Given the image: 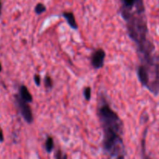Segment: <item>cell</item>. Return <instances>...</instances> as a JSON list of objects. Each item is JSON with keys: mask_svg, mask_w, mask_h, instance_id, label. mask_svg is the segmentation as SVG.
I'll list each match as a JSON object with an SVG mask.
<instances>
[{"mask_svg": "<svg viewBox=\"0 0 159 159\" xmlns=\"http://www.w3.org/2000/svg\"><path fill=\"white\" fill-rule=\"evenodd\" d=\"M55 159H67V155L63 154L61 150H57L55 154Z\"/></svg>", "mask_w": 159, "mask_h": 159, "instance_id": "cell-11", "label": "cell"}, {"mask_svg": "<svg viewBox=\"0 0 159 159\" xmlns=\"http://www.w3.org/2000/svg\"><path fill=\"white\" fill-rule=\"evenodd\" d=\"M2 71V64H1V62H0V72Z\"/></svg>", "mask_w": 159, "mask_h": 159, "instance_id": "cell-16", "label": "cell"}, {"mask_svg": "<svg viewBox=\"0 0 159 159\" xmlns=\"http://www.w3.org/2000/svg\"><path fill=\"white\" fill-rule=\"evenodd\" d=\"M111 159H124V154H120V155H118L116 157H111Z\"/></svg>", "mask_w": 159, "mask_h": 159, "instance_id": "cell-14", "label": "cell"}, {"mask_svg": "<svg viewBox=\"0 0 159 159\" xmlns=\"http://www.w3.org/2000/svg\"><path fill=\"white\" fill-rule=\"evenodd\" d=\"M34 83L37 86H40L41 85V82H42V80H41V76L38 74H35L34 76Z\"/></svg>", "mask_w": 159, "mask_h": 159, "instance_id": "cell-12", "label": "cell"}, {"mask_svg": "<svg viewBox=\"0 0 159 159\" xmlns=\"http://www.w3.org/2000/svg\"><path fill=\"white\" fill-rule=\"evenodd\" d=\"M20 98L27 103H31L33 101V97H32L31 94L27 89V87L24 85H22L20 88Z\"/></svg>", "mask_w": 159, "mask_h": 159, "instance_id": "cell-6", "label": "cell"}, {"mask_svg": "<svg viewBox=\"0 0 159 159\" xmlns=\"http://www.w3.org/2000/svg\"><path fill=\"white\" fill-rule=\"evenodd\" d=\"M98 116L103 129V148L110 157L123 154L124 145L122 137L123 123L117 113L107 104L99 107Z\"/></svg>", "mask_w": 159, "mask_h": 159, "instance_id": "cell-1", "label": "cell"}, {"mask_svg": "<svg viewBox=\"0 0 159 159\" xmlns=\"http://www.w3.org/2000/svg\"><path fill=\"white\" fill-rule=\"evenodd\" d=\"M105 59V52L102 48L96 50L91 56V65L93 68L98 70L103 67L104 61Z\"/></svg>", "mask_w": 159, "mask_h": 159, "instance_id": "cell-3", "label": "cell"}, {"mask_svg": "<svg viewBox=\"0 0 159 159\" xmlns=\"http://www.w3.org/2000/svg\"><path fill=\"white\" fill-rule=\"evenodd\" d=\"M137 76L139 80L143 86L149 88V73L146 67L143 65H140L137 69Z\"/></svg>", "mask_w": 159, "mask_h": 159, "instance_id": "cell-4", "label": "cell"}, {"mask_svg": "<svg viewBox=\"0 0 159 159\" xmlns=\"http://www.w3.org/2000/svg\"><path fill=\"white\" fill-rule=\"evenodd\" d=\"M84 97L87 101L91 100V88L90 87H87L84 90Z\"/></svg>", "mask_w": 159, "mask_h": 159, "instance_id": "cell-10", "label": "cell"}, {"mask_svg": "<svg viewBox=\"0 0 159 159\" xmlns=\"http://www.w3.org/2000/svg\"><path fill=\"white\" fill-rule=\"evenodd\" d=\"M44 84H45V88H48V89H51L53 87V82L52 80V78L50 76H46L44 79Z\"/></svg>", "mask_w": 159, "mask_h": 159, "instance_id": "cell-9", "label": "cell"}, {"mask_svg": "<svg viewBox=\"0 0 159 159\" xmlns=\"http://www.w3.org/2000/svg\"><path fill=\"white\" fill-rule=\"evenodd\" d=\"M46 11V7L43 3H38L34 8V12L37 15H41Z\"/></svg>", "mask_w": 159, "mask_h": 159, "instance_id": "cell-8", "label": "cell"}, {"mask_svg": "<svg viewBox=\"0 0 159 159\" xmlns=\"http://www.w3.org/2000/svg\"><path fill=\"white\" fill-rule=\"evenodd\" d=\"M45 150L48 153H51L52 151L54 149V140H53L52 137H48L46 139V141H45Z\"/></svg>", "mask_w": 159, "mask_h": 159, "instance_id": "cell-7", "label": "cell"}, {"mask_svg": "<svg viewBox=\"0 0 159 159\" xmlns=\"http://www.w3.org/2000/svg\"><path fill=\"white\" fill-rule=\"evenodd\" d=\"M147 159H149V158H147Z\"/></svg>", "mask_w": 159, "mask_h": 159, "instance_id": "cell-17", "label": "cell"}, {"mask_svg": "<svg viewBox=\"0 0 159 159\" xmlns=\"http://www.w3.org/2000/svg\"><path fill=\"white\" fill-rule=\"evenodd\" d=\"M16 104H17V107L20 110L21 116L24 118V119L27 122L28 124L32 123L34 120L33 114H32L31 108H30V105L28 103L23 101L22 99L20 98V96H16Z\"/></svg>", "mask_w": 159, "mask_h": 159, "instance_id": "cell-2", "label": "cell"}, {"mask_svg": "<svg viewBox=\"0 0 159 159\" xmlns=\"http://www.w3.org/2000/svg\"><path fill=\"white\" fill-rule=\"evenodd\" d=\"M62 16L65 18L66 20L67 21V24H69V26L72 29H73V30L78 29V24L76 23L75 16L73 13H71V12H64L62 13Z\"/></svg>", "mask_w": 159, "mask_h": 159, "instance_id": "cell-5", "label": "cell"}, {"mask_svg": "<svg viewBox=\"0 0 159 159\" xmlns=\"http://www.w3.org/2000/svg\"><path fill=\"white\" fill-rule=\"evenodd\" d=\"M4 140V136H3V132L1 129H0V142H3Z\"/></svg>", "mask_w": 159, "mask_h": 159, "instance_id": "cell-13", "label": "cell"}, {"mask_svg": "<svg viewBox=\"0 0 159 159\" xmlns=\"http://www.w3.org/2000/svg\"><path fill=\"white\" fill-rule=\"evenodd\" d=\"M2 13V2L0 1V15Z\"/></svg>", "mask_w": 159, "mask_h": 159, "instance_id": "cell-15", "label": "cell"}]
</instances>
